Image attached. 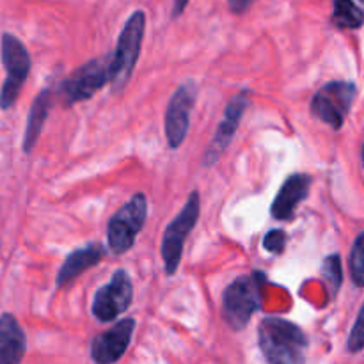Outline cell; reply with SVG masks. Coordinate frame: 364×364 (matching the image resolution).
Instances as JSON below:
<instances>
[{"mask_svg": "<svg viewBox=\"0 0 364 364\" xmlns=\"http://www.w3.org/2000/svg\"><path fill=\"white\" fill-rule=\"evenodd\" d=\"M355 84L334 80L323 85L311 100V114L333 130H340L355 98Z\"/></svg>", "mask_w": 364, "mask_h": 364, "instance_id": "cell-8", "label": "cell"}, {"mask_svg": "<svg viewBox=\"0 0 364 364\" xmlns=\"http://www.w3.org/2000/svg\"><path fill=\"white\" fill-rule=\"evenodd\" d=\"M333 23L338 28H359L364 23V13L352 0H334Z\"/></svg>", "mask_w": 364, "mask_h": 364, "instance_id": "cell-17", "label": "cell"}, {"mask_svg": "<svg viewBox=\"0 0 364 364\" xmlns=\"http://www.w3.org/2000/svg\"><path fill=\"white\" fill-rule=\"evenodd\" d=\"M361 2H363V4H364V0H361Z\"/></svg>", "mask_w": 364, "mask_h": 364, "instance_id": "cell-25", "label": "cell"}, {"mask_svg": "<svg viewBox=\"0 0 364 364\" xmlns=\"http://www.w3.org/2000/svg\"><path fill=\"white\" fill-rule=\"evenodd\" d=\"M53 95L50 89H43L31 105V112L27 117V127H25L23 135V151L31 153L34 149L36 142H38L39 134H41L45 121L48 117L50 107H52Z\"/></svg>", "mask_w": 364, "mask_h": 364, "instance_id": "cell-16", "label": "cell"}, {"mask_svg": "<svg viewBox=\"0 0 364 364\" xmlns=\"http://www.w3.org/2000/svg\"><path fill=\"white\" fill-rule=\"evenodd\" d=\"M322 276L326 277L327 284H329L331 297L338 294L343 281V272H341V258L338 255H331L323 259L322 263Z\"/></svg>", "mask_w": 364, "mask_h": 364, "instance_id": "cell-18", "label": "cell"}, {"mask_svg": "<svg viewBox=\"0 0 364 364\" xmlns=\"http://www.w3.org/2000/svg\"><path fill=\"white\" fill-rule=\"evenodd\" d=\"M228 4H230V9L233 11V13L240 14V13H245V11L251 7L252 0H228Z\"/></svg>", "mask_w": 364, "mask_h": 364, "instance_id": "cell-22", "label": "cell"}, {"mask_svg": "<svg viewBox=\"0 0 364 364\" xmlns=\"http://www.w3.org/2000/svg\"><path fill=\"white\" fill-rule=\"evenodd\" d=\"M313 178L308 174H291L284 181L272 203V217L277 220H294L297 206L308 199Z\"/></svg>", "mask_w": 364, "mask_h": 364, "instance_id": "cell-13", "label": "cell"}, {"mask_svg": "<svg viewBox=\"0 0 364 364\" xmlns=\"http://www.w3.org/2000/svg\"><path fill=\"white\" fill-rule=\"evenodd\" d=\"M132 299H134V284L127 270H116L109 283L95 294L92 315L98 322H114L130 308Z\"/></svg>", "mask_w": 364, "mask_h": 364, "instance_id": "cell-9", "label": "cell"}, {"mask_svg": "<svg viewBox=\"0 0 364 364\" xmlns=\"http://www.w3.org/2000/svg\"><path fill=\"white\" fill-rule=\"evenodd\" d=\"M27 350V340L16 316L0 315V364H18Z\"/></svg>", "mask_w": 364, "mask_h": 364, "instance_id": "cell-14", "label": "cell"}, {"mask_svg": "<svg viewBox=\"0 0 364 364\" xmlns=\"http://www.w3.org/2000/svg\"><path fill=\"white\" fill-rule=\"evenodd\" d=\"M146 217H148V199L142 192H137L109 220L107 238L112 255L121 256L134 247L139 231L144 228Z\"/></svg>", "mask_w": 364, "mask_h": 364, "instance_id": "cell-4", "label": "cell"}, {"mask_svg": "<svg viewBox=\"0 0 364 364\" xmlns=\"http://www.w3.org/2000/svg\"><path fill=\"white\" fill-rule=\"evenodd\" d=\"M0 57L7 73L0 89V109L9 110L16 103L21 87L31 73L32 60L23 43L9 32L2 34L0 39Z\"/></svg>", "mask_w": 364, "mask_h": 364, "instance_id": "cell-5", "label": "cell"}, {"mask_svg": "<svg viewBox=\"0 0 364 364\" xmlns=\"http://www.w3.org/2000/svg\"><path fill=\"white\" fill-rule=\"evenodd\" d=\"M247 107H249L247 92H238V95L228 103L226 110H224L223 121H220L219 128H217L215 132V137H213V141L210 142V146L206 148L205 159H203L205 167L213 166V164L223 156V153L226 151L228 146H230L231 141H233L235 132H237L242 116H244Z\"/></svg>", "mask_w": 364, "mask_h": 364, "instance_id": "cell-12", "label": "cell"}, {"mask_svg": "<svg viewBox=\"0 0 364 364\" xmlns=\"http://www.w3.org/2000/svg\"><path fill=\"white\" fill-rule=\"evenodd\" d=\"M263 247L272 255H283L287 247V233L283 230H270L263 238Z\"/></svg>", "mask_w": 364, "mask_h": 364, "instance_id": "cell-20", "label": "cell"}, {"mask_svg": "<svg viewBox=\"0 0 364 364\" xmlns=\"http://www.w3.org/2000/svg\"><path fill=\"white\" fill-rule=\"evenodd\" d=\"M105 256V247L102 244H89L85 247L77 249L64 259L59 274H57V288H63L77 279L82 272L98 265Z\"/></svg>", "mask_w": 364, "mask_h": 364, "instance_id": "cell-15", "label": "cell"}, {"mask_svg": "<svg viewBox=\"0 0 364 364\" xmlns=\"http://www.w3.org/2000/svg\"><path fill=\"white\" fill-rule=\"evenodd\" d=\"M188 0H174V7H173V18H178L181 13L185 11V7H187Z\"/></svg>", "mask_w": 364, "mask_h": 364, "instance_id": "cell-23", "label": "cell"}, {"mask_svg": "<svg viewBox=\"0 0 364 364\" xmlns=\"http://www.w3.org/2000/svg\"><path fill=\"white\" fill-rule=\"evenodd\" d=\"M361 159H363V166H364V144H363V153H361Z\"/></svg>", "mask_w": 364, "mask_h": 364, "instance_id": "cell-24", "label": "cell"}, {"mask_svg": "<svg viewBox=\"0 0 364 364\" xmlns=\"http://www.w3.org/2000/svg\"><path fill=\"white\" fill-rule=\"evenodd\" d=\"M110 60H112V53L89 60L82 64L77 71H73L60 85L64 105H75V103L89 100L103 85L109 84Z\"/></svg>", "mask_w": 364, "mask_h": 364, "instance_id": "cell-7", "label": "cell"}, {"mask_svg": "<svg viewBox=\"0 0 364 364\" xmlns=\"http://www.w3.org/2000/svg\"><path fill=\"white\" fill-rule=\"evenodd\" d=\"M144 31L146 14L142 11H135L124 23L110 60V84L114 91H121L130 80V75L141 53Z\"/></svg>", "mask_w": 364, "mask_h": 364, "instance_id": "cell-3", "label": "cell"}, {"mask_svg": "<svg viewBox=\"0 0 364 364\" xmlns=\"http://www.w3.org/2000/svg\"><path fill=\"white\" fill-rule=\"evenodd\" d=\"M199 213H201V198L199 192L194 191L188 196L183 210L173 219V223L166 228L162 238V258L166 265L167 276H173L178 270L183 255V245L187 242V237L194 226L198 224Z\"/></svg>", "mask_w": 364, "mask_h": 364, "instance_id": "cell-6", "label": "cell"}, {"mask_svg": "<svg viewBox=\"0 0 364 364\" xmlns=\"http://www.w3.org/2000/svg\"><path fill=\"white\" fill-rule=\"evenodd\" d=\"M348 350L350 352H361L364 348V304L359 311L358 322H355L354 329H352L350 338H348Z\"/></svg>", "mask_w": 364, "mask_h": 364, "instance_id": "cell-21", "label": "cell"}, {"mask_svg": "<svg viewBox=\"0 0 364 364\" xmlns=\"http://www.w3.org/2000/svg\"><path fill=\"white\" fill-rule=\"evenodd\" d=\"M196 96H198V87L194 82L188 80L181 84L173 98L169 100L166 110V137L167 144L173 149L180 148L187 137L188 127H191V114L196 105Z\"/></svg>", "mask_w": 364, "mask_h": 364, "instance_id": "cell-10", "label": "cell"}, {"mask_svg": "<svg viewBox=\"0 0 364 364\" xmlns=\"http://www.w3.org/2000/svg\"><path fill=\"white\" fill-rule=\"evenodd\" d=\"M258 345L269 363L297 364L304 363L308 338L295 323L279 316H267L259 322Z\"/></svg>", "mask_w": 364, "mask_h": 364, "instance_id": "cell-1", "label": "cell"}, {"mask_svg": "<svg viewBox=\"0 0 364 364\" xmlns=\"http://www.w3.org/2000/svg\"><path fill=\"white\" fill-rule=\"evenodd\" d=\"M135 331L134 318H123L114 323L109 331L96 336L91 343V359L98 364L117 363L132 343Z\"/></svg>", "mask_w": 364, "mask_h": 364, "instance_id": "cell-11", "label": "cell"}, {"mask_svg": "<svg viewBox=\"0 0 364 364\" xmlns=\"http://www.w3.org/2000/svg\"><path fill=\"white\" fill-rule=\"evenodd\" d=\"M350 276L355 287H364V231L359 233L350 252Z\"/></svg>", "mask_w": 364, "mask_h": 364, "instance_id": "cell-19", "label": "cell"}, {"mask_svg": "<svg viewBox=\"0 0 364 364\" xmlns=\"http://www.w3.org/2000/svg\"><path fill=\"white\" fill-rule=\"evenodd\" d=\"M265 281V274L256 270L247 276L237 277L224 290L223 315L231 329H245L252 315L262 309V288Z\"/></svg>", "mask_w": 364, "mask_h": 364, "instance_id": "cell-2", "label": "cell"}]
</instances>
